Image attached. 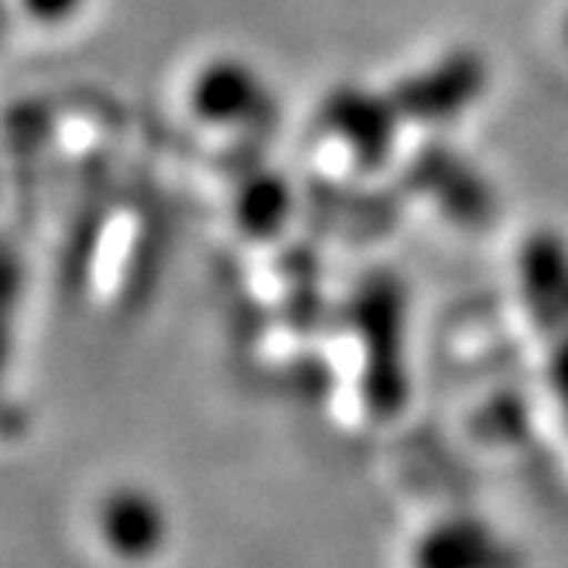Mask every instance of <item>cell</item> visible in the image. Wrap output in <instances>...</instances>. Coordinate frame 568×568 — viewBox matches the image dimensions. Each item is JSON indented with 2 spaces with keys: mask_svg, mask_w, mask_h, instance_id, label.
Here are the masks:
<instances>
[{
  "mask_svg": "<svg viewBox=\"0 0 568 568\" xmlns=\"http://www.w3.org/2000/svg\"><path fill=\"white\" fill-rule=\"evenodd\" d=\"M490 87V65L476 49H453L435 65L404 75L387 93L400 120L415 124H449Z\"/></svg>",
  "mask_w": 568,
  "mask_h": 568,
  "instance_id": "2",
  "label": "cell"
},
{
  "mask_svg": "<svg viewBox=\"0 0 568 568\" xmlns=\"http://www.w3.org/2000/svg\"><path fill=\"white\" fill-rule=\"evenodd\" d=\"M561 38H565V45H568V14H565V21H561Z\"/></svg>",
  "mask_w": 568,
  "mask_h": 568,
  "instance_id": "12",
  "label": "cell"
},
{
  "mask_svg": "<svg viewBox=\"0 0 568 568\" xmlns=\"http://www.w3.org/2000/svg\"><path fill=\"white\" fill-rule=\"evenodd\" d=\"M520 288L527 308L535 312L541 326L565 329L568 326V243L558 233H535L524 240L520 257Z\"/></svg>",
  "mask_w": 568,
  "mask_h": 568,
  "instance_id": "7",
  "label": "cell"
},
{
  "mask_svg": "<svg viewBox=\"0 0 568 568\" xmlns=\"http://www.w3.org/2000/svg\"><path fill=\"white\" fill-rule=\"evenodd\" d=\"M192 110L210 124H257L271 113V93L247 62L216 59L195 75Z\"/></svg>",
  "mask_w": 568,
  "mask_h": 568,
  "instance_id": "6",
  "label": "cell"
},
{
  "mask_svg": "<svg viewBox=\"0 0 568 568\" xmlns=\"http://www.w3.org/2000/svg\"><path fill=\"white\" fill-rule=\"evenodd\" d=\"M412 179L418 189L435 195L438 206L459 223H483L494 213V195L476 169H469L466 161L453 151H425L415 158Z\"/></svg>",
  "mask_w": 568,
  "mask_h": 568,
  "instance_id": "8",
  "label": "cell"
},
{
  "mask_svg": "<svg viewBox=\"0 0 568 568\" xmlns=\"http://www.w3.org/2000/svg\"><path fill=\"white\" fill-rule=\"evenodd\" d=\"M349 322L363 346V394L377 415H394L408 397V367H404L408 298L400 281L387 271L363 277L349 302Z\"/></svg>",
  "mask_w": 568,
  "mask_h": 568,
  "instance_id": "1",
  "label": "cell"
},
{
  "mask_svg": "<svg viewBox=\"0 0 568 568\" xmlns=\"http://www.w3.org/2000/svg\"><path fill=\"white\" fill-rule=\"evenodd\" d=\"M83 0H24V11L38 21H69Z\"/></svg>",
  "mask_w": 568,
  "mask_h": 568,
  "instance_id": "11",
  "label": "cell"
},
{
  "mask_svg": "<svg viewBox=\"0 0 568 568\" xmlns=\"http://www.w3.org/2000/svg\"><path fill=\"white\" fill-rule=\"evenodd\" d=\"M412 568H524V558L494 524L453 514L418 535Z\"/></svg>",
  "mask_w": 568,
  "mask_h": 568,
  "instance_id": "4",
  "label": "cell"
},
{
  "mask_svg": "<svg viewBox=\"0 0 568 568\" xmlns=\"http://www.w3.org/2000/svg\"><path fill=\"white\" fill-rule=\"evenodd\" d=\"M288 213H292V192L284 185V179L261 172L240 189L236 216L251 236H274L288 223Z\"/></svg>",
  "mask_w": 568,
  "mask_h": 568,
  "instance_id": "9",
  "label": "cell"
},
{
  "mask_svg": "<svg viewBox=\"0 0 568 568\" xmlns=\"http://www.w3.org/2000/svg\"><path fill=\"white\" fill-rule=\"evenodd\" d=\"M548 384H551V394L561 400V408L568 412V333L558 336L548 356Z\"/></svg>",
  "mask_w": 568,
  "mask_h": 568,
  "instance_id": "10",
  "label": "cell"
},
{
  "mask_svg": "<svg viewBox=\"0 0 568 568\" xmlns=\"http://www.w3.org/2000/svg\"><path fill=\"white\" fill-rule=\"evenodd\" d=\"M397 120L390 97H377L363 87H336L322 103V124L371 169L390 158Z\"/></svg>",
  "mask_w": 568,
  "mask_h": 568,
  "instance_id": "5",
  "label": "cell"
},
{
  "mask_svg": "<svg viewBox=\"0 0 568 568\" xmlns=\"http://www.w3.org/2000/svg\"><path fill=\"white\" fill-rule=\"evenodd\" d=\"M97 535L116 561H151L169 545V510L144 486L120 483L97 507Z\"/></svg>",
  "mask_w": 568,
  "mask_h": 568,
  "instance_id": "3",
  "label": "cell"
}]
</instances>
